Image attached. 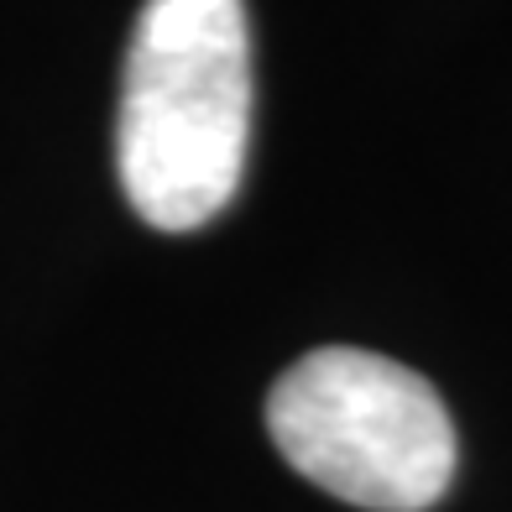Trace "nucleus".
Instances as JSON below:
<instances>
[{"instance_id": "obj_1", "label": "nucleus", "mask_w": 512, "mask_h": 512, "mask_svg": "<svg viewBox=\"0 0 512 512\" xmlns=\"http://www.w3.org/2000/svg\"><path fill=\"white\" fill-rule=\"evenodd\" d=\"M251 32L241 0H147L126 53L115 168L152 230H199L241 189Z\"/></svg>"}, {"instance_id": "obj_2", "label": "nucleus", "mask_w": 512, "mask_h": 512, "mask_svg": "<svg viewBox=\"0 0 512 512\" xmlns=\"http://www.w3.org/2000/svg\"><path fill=\"white\" fill-rule=\"evenodd\" d=\"M267 434L298 476L366 512H424L455 481V424L403 361L324 345L267 392Z\"/></svg>"}]
</instances>
